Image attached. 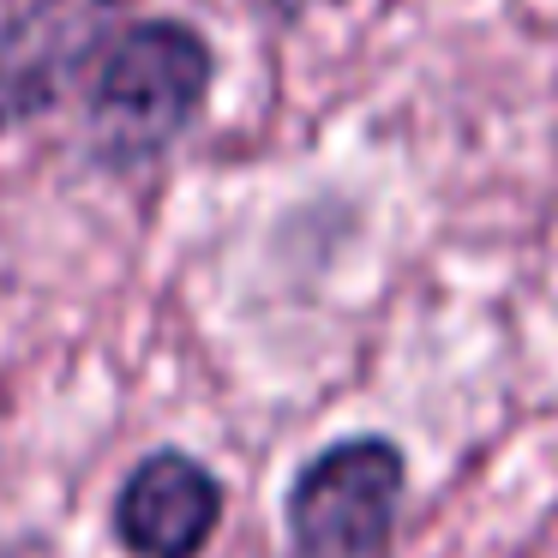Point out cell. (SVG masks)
<instances>
[{
    "label": "cell",
    "instance_id": "obj_1",
    "mask_svg": "<svg viewBox=\"0 0 558 558\" xmlns=\"http://www.w3.org/2000/svg\"><path fill=\"white\" fill-rule=\"evenodd\" d=\"M217 54L186 19L109 25L85 61V145L109 174L162 162L210 102Z\"/></svg>",
    "mask_w": 558,
    "mask_h": 558
},
{
    "label": "cell",
    "instance_id": "obj_4",
    "mask_svg": "<svg viewBox=\"0 0 558 558\" xmlns=\"http://www.w3.org/2000/svg\"><path fill=\"white\" fill-rule=\"evenodd\" d=\"M109 0H37L0 31V133L49 114L102 43Z\"/></svg>",
    "mask_w": 558,
    "mask_h": 558
},
{
    "label": "cell",
    "instance_id": "obj_3",
    "mask_svg": "<svg viewBox=\"0 0 558 558\" xmlns=\"http://www.w3.org/2000/svg\"><path fill=\"white\" fill-rule=\"evenodd\" d=\"M229 493L222 481L181 445H162L126 469L114 493L109 529L126 558H205L222 529Z\"/></svg>",
    "mask_w": 558,
    "mask_h": 558
},
{
    "label": "cell",
    "instance_id": "obj_2",
    "mask_svg": "<svg viewBox=\"0 0 558 558\" xmlns=\"http://www.w3.org/2000/svg\"><path fill=\"white\" fill-rule=\"evenodd\" d=\"M409 457L385 433H349L294 469L282 493L289 558H390Z\"/></svg>",
    "mask_w": 558,
    "mask_h": 558
}]
</instances>
